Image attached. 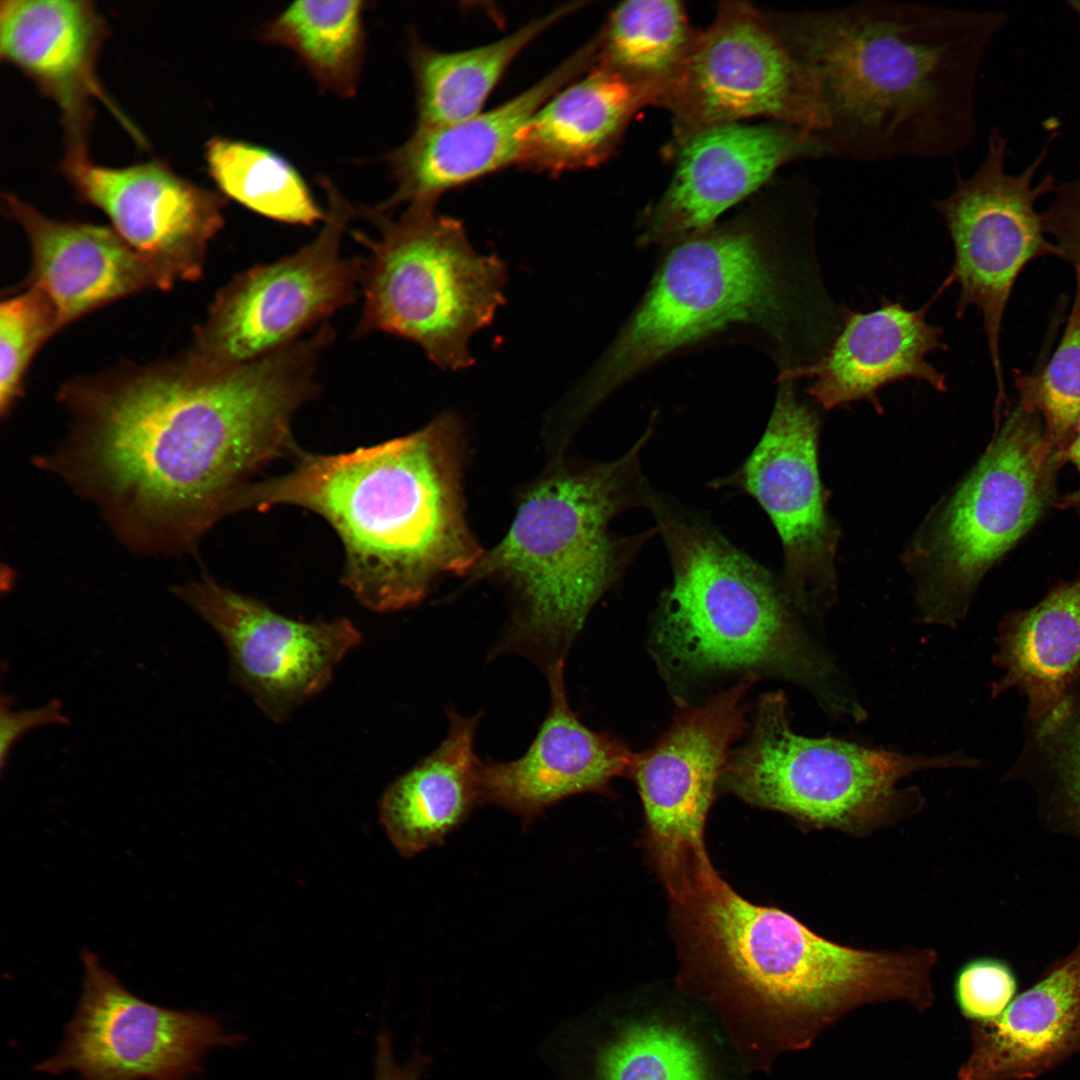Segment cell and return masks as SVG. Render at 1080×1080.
Instances as JSON below:
<instances>
[{"mask_svg":"<svg viewBox=\"0 0 1080 1080\" xmlns=\"http://www.w3.org/2000/svg\"><path fill=\"white\" fill-rule=\"evenodd\" d=\"M318 330L260 359L215 366L188 352L75 379L68 432L34 458L100 513L131 551L196 553L255 472L296 452L291 424L317 393Z\"/></svg>","mask_w":1080,"mask_h":1080,"instance_id":"cell-1","label":"cell"},{"mask_svg":"<svg viewBox=\"0 0 1080 1080\" xmlns=\"http://www.w3.org/2000/svg\"><path fill=\"white\" fill-rule=\"evenodd\" d=\"M818 191L782 183L769 206L670 245L615 339L567 396L586 418L675 351L731 328L757 332L783 375L818 361L849 308L828 293L814 247Z\"/></svg>","mask_w":1080,"mask_h":1080,"instance_id":"cell-2","label":"cell"},{"mask_svg":"<svg viewBox=\"0 0 1080 1080\" xmlns=\"http://www.w3.org/2000/svg\"><path fill=\"white\" fill-rule=\"evenodd\" d=\"M767 13L816 83L825 158L935 159L972 144L979 69L1007 14L892 0Z\"/></svg>","mask_w":1080,"mask_h":1080,"instance_id":"cell-3","label":"cell"},{"mask_svg":"<svg viewBox=\"0 0 1080 1080\" xmlns=\"http://www.w3.org/2000/svg\"><path fill=\"white\" fill-rule=\"evenodd\" d=\"M461 423L443 413L421 429L335 454L300 452L294 468L249 484L236 511L293 505L324 518L345 551L342 583L367 609L413 607L442 576L483 556L465 517Z\"/></svg>","mask_w":1080,"mask_h":1080,"instance_id":"cell-4","label":"cell"},{"mask_svg":"<svg viewBox=\"0 0 1080 1080\" xmlns=\"http://www.w3.org/2000/svg\"><path fill=\"white\" fill-rule=\"evenodd\" d=\"M651 429L621 457L553 465L521 495L504 538L484 553L471 580L497 577L516 600L499 650L526 656L546 673L564 662L596 602L622 576L657 529L618 536L615 516L649 506L640 453Z\"/></svg>","mask_w":1080,"mask_h":1080,"instance_id":"cell-5","label":"cell"},{"mask_svg":"<svg viewBox=\"0 0 1080 1080\" xmlns=\"http://www.w3.org/2000/svg\"><path fill=\"white\" fill-rule=\"evenodd\" d=\"M648 507L673 575L655 628L670 668L760 670L805 688L833 719L866 718L828 648L799 622L784 585L693 515L654 494Z\"/></svg>","mask_w":1080,"mask_h":1080,"instance_id":"cell-6","label":"cell"},{"mask_svg":"<svg viewBox=\"0 0 1080 1080\" xmlns=\"http://www.w3.org/2000/svg\"><path fill=\"white\" fill-rule=\"evenodd\" d=\"M969 473L928 512L902 561L918 621L954 627L988 570L1037 522L1064 460L1019 401Z\"/></svg>","mask_w":1080,"mask_h":1080,"instance_id":"cell-7","label":"cell"},{"mask_svg":"<svg viewBox=\"0 0 1080 1080\" xmlns=\"http://www.w3.org/2000/svg\"><path fill=\"white\" fill-rule=\"evenodd\" d=\"M357 213L378 231L375 238L355 233L368 251L357 334L381 331L410 340L443 370L471 367V337L505 303L504 261L478 253L462 222L434 207L408 206L398 219L376 207Z\"/></svg>","mask_w":1080,"mask_h":1080,"instance_id":"cell-8","label":"cell"},{"mask_svg":"<svg viewBox=\"0 0 1080 1080\" xmlns=\"http://www.w3.org/2000/svg\"><path fill=\"white\" fill-rule=\"evenodd\" d=\"M961 752L906 754L833 736L799 735L781 691L759 699L747 742L731 751L722 786L746 802L786 813L813 827L858 830L919 800L897 783L913 773L976 767Z\"/></svg>","mask_w":1080,"mask_h":1080,"instance_id":"cell-9","label":"cell"},{"mask_svg":"<svg viewBox=\"0 0 1080 1080\" xmlns=\"http://www.w3.org/2000/svg\"><path fill=\"white\" fill-rule=\"evenodd\" d=\"M328 210L310 243L275 262L238 274L222 288L190 350L215 366H237L274 353L351 304L362 259L344 257L342 237L357 210L320 176Z\"/></svg>","mask_w":1080,"mask_h":1080,"instance_id":"cell-10","label":"cell"},{"mask_svg":"<svg viewBox=\"0 0 1080 1080\" xmlns=\"http://www.w3.org/2000/svg\"><path fill=\"white\" fill-rule=\"evenodd\" d=\"M1053 138L1025 170L1010 174L1005 170L1006 139L993 129L976 170L968 177L958 176L949 194L932 201L954 248L948 281L959 286L957 317L972 307L982 314L997 384L996 404L1005 401L1000 336L1013 285L1034 259L1060 257L1047 238L1042 214L1036 210L1038 199L1054 189V177L1048 175L1037 185L1033 183Z\"/></svg>","mask_w":1080,"mask_h":1080,"instance_id":"cell-11","label":"cell"},{"mask_svg":"<svg viewBox=\"0 0 1080 1080\" xmlns=\"http://www.w3.org/2000/svg\"><path fill=\"white\" fill-rule=\"evenodd\" d=\"M674 135L768 118L812 134L828 122L816 83L774 29L767 11L722 2L680 73L657 102Z\"/></svg>","mask_w":1080,"mask_h":1080,"instance_id":"cell-12","label":"cell"},{"mask_svg":"<svg viewBox=\"0 0 1080 1080\" xmlns=\"http://www.w3.org/2000/svg\"><path fill=\"white\" fill-rule=\"evenodd\" d=\"M766 430L739 470L721 481L749 494L773 522L783 547L784 587L806 616L823 617L838 599L840 529L827 510L818 465L821 419L795 382L778 381Z\"/></svg>","mask_w":1080,"mask_h":1080,"instance_id":"cell-13","label":"cell"},{"mask_svg":"<svg viewBox=\"0 0 1080 1080\" xmlns=\"http://www.w3.org/2000/svg\"><path fill=\"white\" fill-rule=\"evenodd\" d=\"M170 592L217 633L228 653L231 682L277 723L327 688L363 640L348 618H290L209 575L171 586Z\"/></svg>","mask_w":1080,"mask_h":1080,"instance_id":"cell-14","label":"cell"},{"mask_svg":"<svg viewBox=\"0 0 1080 1080\" xmlns=\"http://www.w3.org/2000/svg\"><path fill=\"white\" fill-rule=\"evenodd\" d=\"M81 960L84 979L77 1010L59 1051L38 1071L72 1070L83 1080H188L200 1072L207 1050L239 1041L208 1015L134 996L91 951H83Z\"/></svg>","mask_w":1080,"mask_h":1080,"instance_id":"cell-15","label":"cell"},{"mask_svg":"<svg viewBox=\"0 0 1080 1080\" xmlns=\"http://www.w3.org/2000/svg\"><path fill=\"white\" fill-rule=\"evenodd\" d=\"M747 675L705 703L677 713L655 746L635 754L631 776L643 803L648 844L669 890L711 863L704 830L731 745L747 728Z\"/></svg>","mask_w":1080,"mask_h":1080,"instance_id":"cell-16","label":"cell"},{"mask_svg":"<svg viewBox=\"0 0 1080 1080\" xmlns=\"http://www.w3.org/2000/svg\"><path fill=\"white\" fill-rule=\"evenodd\" d=\"M60 169L79 199L102 210L146 261L160 288L200 278L209 242L224 225L222 194L159 160L114 168L65 155Z\"/></svg>","mask_w":1080,"mask_h":1080,"instance_id":"cell-17","label":"cell"},{"mask_svg":"<svg viewBox=\"0 0 1080 1080\" xmlns=\"http://www.w3.org/2000/svg\"><path fill=\"white\" fill-rule=\"evenodd\" d=\"M672 148L671 181L640 219L642 245H671L705 230L782 166L825 158L814 134L774 121L725 123L675 134Z\"/></svg>","mask_w":1080,"mask_h":1080,"instance_id":"cell-18","label":"cell"},{"mask_svg":"<svg viewBox=\"0 0 1080 1080\" xmlns=\"http://www.w3.org/2000/svg\"><path fill=\"white\" fill-rule=\"evenodd\" d=\"M596 46L593 38L533 86L488 112L442 128L415 129L388 156L396 189L376 208L387 213L403 204L434 207L448 190L516 164L533 115L593 67Z\"/></svg>","mask_w":1080,"mask_h":1080,"instance_id":"cell-19","label":"cell"},{"mask_svg":"<svg viewBox=\"0 0 1080 1080\" xmlns=\"http://www.w3.org/2000/svg\"><path fill=\"white\" fill-rule=\"evenodd\" d=\"M107 23L86 0H3L0 56L29 77L59 107L66 153L88 154L93 102H104L125 124L97 78Z\"/></svg>","mask_w":1080,"mask_h":1080,"instance_id":"cell-20","label":"cell"},{"mask_svg":"<svg viewBox=\"0 0 1080 1080\" xmlns=\"http://www.w3.org/2000/svg\"><path fill=\"white\" fill-rule=\"evenodd\" d=\"M550 706L525 753L510 761H480L482 804H493L529 825L549 807L578 794L606 791L629 775L635 754L607 733L585 726L573 711L564 662L546 673Z\"/></svg>","mask_w":1080,"mask_h":1080,"instance_id":"cell-21","label":"cell"},{"mask_svg":"<svg viewBox=\"0 0 1080 1080\" xmlns=\"http://www.w3.org/2000/svg\"><path fill=\"white\" fill-rule=\"evenodd\" d=\"M927 309L928 304L910 310L889 300L868 312L848 309L827 352L806 367L779 375L777 381L810 378L806 392L824 410L866 401L883 413L878 392L908 378L946 392L945 374L927 357L947 345L942 327L926 319Z\"/></svg>","mask_w":1080,"mask_h":1080,"instance_id":"cell-22","label":"cell"},{"mask_svg":"<svg viewBox=\"0 0 1080 1080\" xmlns=\"http://www.w3.org/2000/svg\"><path fill=\"white\" fill-rule=\"evenodd\" d=\"M31 249L28 287L54 308L59 328L147 288H160L146 261L113 229L49 218L14 194L2 197Z\"/></svg>","mask_w":1080,"mask_h":1080,"instance_id":"cell-23","label":"cell"},{"mask_svg":"<svg viewBox=\"0 0 1080 1080\" xmlns=\"http://www.w3.org/2000/svg\"><path fill=\"white\" fill-rule=\"evenodd\" d=\"M958 1080H1028L1080 1053V939L987 1022H971Z\"/></svg>","mask_w":1080,"mask_h":1080,"instance_id":"cell-24","label":"cell"},{"mask_svg":"<svg viewBox=\"0 0 1080 1080\" xmlns=\"http://www.w3.org/2000/svg\"><path fill=\"white\" fill-rule=\"evenodd\" d=\"M651 104L647 90L593 66L533 115L516 164L550 174L597 166L616 151L635 113Z\"/></svg>","mask_w":1080,"mask_h":1080,"instance_id":"cell-25","label":"cell"},{"mask_svg":"<svg viewBox=\"0 0 1080 1080\" xmlns=\"http://www.w3.org/2000/svg\"><path fill=\"white\" fill-rule=\"evenodd\" d=\"M448 730L436 749L387 786L380 822L398 851L411 858L441 844L482 804L475 739L481 714L447 711Z\"/></svg>","mask_w":1080,"mask_h":1080,"instance_id":"cell-26","label":"cell"},{"mask_svg":"<svg viewBox=\"0 0 1080 1080\" xmlns=\"http://www.w3.org/2000/svg\"><path fill=\"white\" fill-rule=\"evenodd\" d=\"M994 640L992 663L1002 675L990 682V696L1016 690L1026 699L1028 720L1053 710L1080 675V578L1006 614Z\"/></svg>","mask_w":1080,"mask_h":1080,"instance_id":"cell-27","label":"cell"},{"mask_svg":"<svg viewBox=\"0 0 1080 1080\" xmlns=\"http://www.w3.org/2000/svg\"><path fill=\"white\" fill-rule=\"evenodd\" d=\"M584 2L564 4L516 32L485 46L440 52L415 43L411 67L415 82V129L449 126L479 113L513 60L541 33Z\"/></svg>","mask_w":1080,"mask_h":1080,"instance_id":"cell-28","label":"cell"},{"mask_svg":"<svg viewBox=\"0 0 1080 1080\" xmlns=\"http://www.w3.org/2000/svg\"><path fill=\"white\" fill-rule=\"evenodd\" d=\"M700 32L679 1L635 0L613 9L595 36L593 66L647 90L656 105L680 73Z\"/></svg>","mask_w":1080,"mask_h":1080,"instance_id":"cell-29","label":"cell"},{"mask_svg":"<svg viewBox=\"0 0 1080 1080\" xmlns=\"http://www.w3.org/2000/svg\"><path fill=\"white\" fill-rule=\"evenodd\" d=\"M364 1H295L261 26L264 42L290 49L318 84L355 96L365 57Z\"/></svg>","mask_w":1080,"mask_h":1080,"instance_id":"cell-30","label":"cell"},{"mask_svg":"<svg viewBox=\"0 0 1080 1080\" xmlns=\"http://www.w3.org/2000/svg\"><path fill=\"white\" fill-rule=\"evenodd\" d=\"M205 161L220 194L262 216L296 225L326 217L298 170L266 147L214 137L206 144Z\"/></svg>","mask_w":1080,"mask_h":1080,"instance_id":"cell-31","label":"cell"},{"mask_svg":"<svg viewBox=\"0 0 1080 1080\" xmlns=\"http://www.w3.org/2000/svg\"><path fill=\"white\" fill-rule=\"evenodd\" d=\"M1042 790L1080 825V675L1044 716L1025 719V737L1011 771Z\"/></svg>","mask_w":1080,"mask_h":1080,"instance_id":"cell-32","label":"cell"},{"mask_svg":"<svg viewBox=\"0 0 1080 1080\" xmlns=\"http://www.w3.org/2000/svg\"><path fill=\"white\" fill-rule=\"evenodd\" d=\"M1060 343L1037 374L1014 371L1019 402L1036 411L1049 440L1061 450L1070 440L1080 415V274Z\"/></svg>","mask_w":1080,"mask_h":1080,"instance_id":"cell-33","label":"cell"},{"mask_svg":"<svg viewBox=\"0 0 1080 1080\" xmlns=\"http://www.w3.org/2000/svg\"><path fill=\"white\" fill-rule=\"evenodd\" d=\"M600 1080H706L702 1056L681 1032L660 1024L630 1026L598 1057Z\"/></svg>","mask_w":1080,"mask_h":1080,"instance_id":"cell-34","label":"cell"},{"mask_svg":"<svg viewBox=\"0 0 1080 1080\" xmlns=\"http://www.w3.org/2000/svg\"><path fill=\"white\" fill-rule=\"evenodd\" d=\"M49 300L28 287L0 306V411L4 417L22 393L24 377L40 346L57 330Z\"/></svg>","mask_w":1080,"mask_h":1080,"instance_id":"cell-35","label":"cell"},{"mask_svg":"<svg viewBox=\"0 0 1080 1080\" xmlns=\"http://www.w3.org/2000/svg\"><path fill=\"white\" fill-rule=\"evenodd\" d=\"M1017 979L1011 966L997 958L981 957L965 963L954 983L955 999L971 1022L996 1019L1015 998Z\"/></svg>","mask_w":1080,"mask_h":1080,"instance_id":"cell-36","label":"cell"},{"mask_svg":"<svg viewBox=\"0 0 1080 1080\" xmlns=\"http://www.w3.org/2000/svg\"><path fill=\"white\" fill-rule=\"evenodd\" d=\"M1051 201L1042 214L1046 235L1057 247L1060 257L1080 274V174L1056 184Z\"/></svg>","mask_w":1080,"mask_h":1080,"instance_id":"cell-37","label":"cell"},{"mask_svg":"<svg viewBox=\"0 0 1080 1080\" xmlns=\"http://www.w3.org/2000/svg\"><path fill=\"white\" fill-rule=\"evenodd\" d=\"M63 703L52 699L44 705L12 710L9 702L1 700L0 711V762L1 769L6 766L14 744L27 732L45 725H69L70 719L64 713Z\"/></svg>","mask_w":1080,"mask_h":1080,"instance_id":"cell-38","label":"cell"},{"mask_svg":"<svg viewBox=\"0 0 1080 1080\" xmlns=\"http://www.w3.org/2000/svg\"><path fill=\"white\" fill-rule=\"evenodd\" d=\"M1061 455L1064 463L1069 461L1076 467L1080 477V415L1070 440L1061 450ZM1058 505L1061 508H1072L1080 514V480L1079 486L1072 493L1061 498Z\"/></svg>","mask_w":1080,"mask_h":1080,"instance_id":"cell-39","label":"cell"},{"mask_svg":"<svg viewBox=\"0 0 1080 1080\" xmlns=\"http://www.w3.org/2000/svg\"><path fill=\"white\" fill-rule=\"evenodd\" d=\"M1067 3L1069 5L1070 9L1080 19V0H1069Z\"/></svg>","mask_w":1080,"mask_h":1080,"instance_id":"cell-40","label":"cell"}]
</instances>
